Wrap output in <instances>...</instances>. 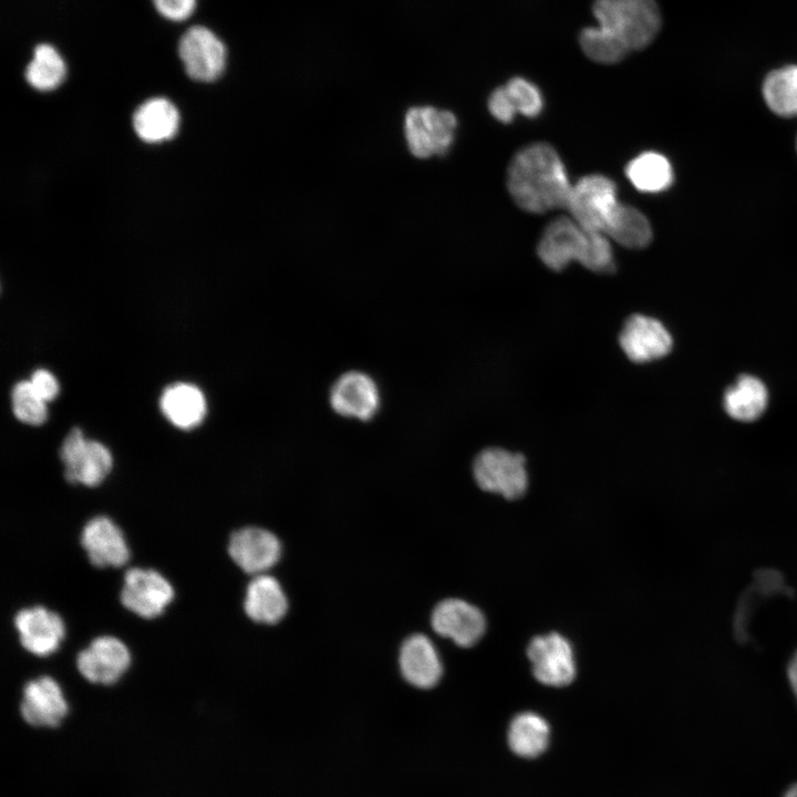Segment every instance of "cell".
Here are the masks:
<instances>
[{
  "label": "cell",
  "instance_id": "cell-1",
  "mask_svg": "<svg viewBox=\"0 0 797 797\" xmlns=\"http://www.w3.org/2000/svg\"><path fill=\"white\" fill-rule=\"evenodd\" d=\"M572 184L557 151L548 143L518 151L507 169V188L522 210L544 214L567 207Z\"/></svg>",
  "mask_w": 797,
  "mask_h": 797
},
{
  "label": "cell",
  "instance_id": "cell-2",
  "mask_svg": "<svg viewBox=\"0 0 797 797\" xmlns=\"http://www.w3.org/2000/svg\"><path fill=\"white\" fill-rule=\"evenodd\" d=\"M598 25L618 38L629 51L649 45L661 28L655 0H594Z\"/></svg>",
  "mask_w": 797,
  "mask_h": 797
},
{
  "label": "cell",
  "instance_id": "cell-3",
  "mask_svg": "<svg viewBox=\"0 0 797 797\" xmlns=\"http://www.w3.org/2000/svg\"><path fill=\"white\" fill-rule=\"evenodd\" d=\"M620 204L614 182L604 175L591 174L572 185L566 209L584 229L605 232Z\"/></svg>",
  "mask_w": 797,
  "mask_h": 797
},
{
  "label": "cell",
  "instance_id": "cell-4",
  "mask_svg": "<svg viewBox=\"0 0 797 797\" xmlns=\"http://www.w3.org/2000/svg\"><path fill=\"white\" fill-rule=\"evenodd\" d=\"M456 116L434 106L411 107L404 116V135L410 152L418 158L446 154L455 138Z\"/></svg>",
  "mask_w": 797,
  "mask_h": 797
},
{
  "label": "cell",
  "instance_id": "cell-5",
  "mask_svg": "<svg viewBox=\"0 0 797 797\" xmlns=\"http://www.w3.org/2000/svg\"><path fill=\"white\" fill-rule=\"evenodd\" d=\"M526 458L499 447L483 449L474 459L473 475L478 487L506 499L520 498L528 487Z\"/></svg>",
  "mask_w": 797,
  "mask_h": 797
},
{
  "label": "cell",
  "instance_id": "cell-6",
  "mask_svg": "<svg viewBox=\"0 0 797 797\" xmlns=\"http://www.w3.org/2000/svg\"><path fill=\"white\" fill-rule=\"evenodd\" d=\"M60 457L65 465L66 480L90 487L99 485L112 467L108 449L100 442L85 439L77 427L64 438Z\"/></svg>",
  "mask_w": 797,
  "mask_h": 797
},
{
  "label": "cell",
  "instance_id": "cell-7",
  "mask_svg": "<svg viewBox=\"0 0 797 797\" xmlns=\"http://www.w3.org/2000/svg\"><path fill=\"white\" fill-rule=\"evenodd\" d=\"M178 54L189 77L200 82L217 80L225 70L227 51L208 28L193 25L178 42Z\"/></svg>",
  "mask_w": 797,
  "mask_h": 797
},
{
  "label": "cell",
  "instance_id": "cell-8",
  "mask_svg": "<svg viewBox=\"0 0 797 797\" xmlns=\"http://www.w3.org/2000/svg\"><path fill=\"white\" fill-rule=\"evenodd\" d=\"M169 581L154 569L130 568L124 573L120 601L144 619L161 615L174 598Z\"/></svg>",
  "mask_w": 797,
  "mask_h": 797
},
{
  "label": "cell",
  "instance_id": "cell-9",
  "mask_svg": "<svg viewBox=\"0 0 797 797\" xmlns=\"http://www.w3.org/2000/svg\"><path fill=\"white\" fill-rule=\"evenodd\" d=\"M535 677L549 686H566L576 676V662L569 641L559 633L534 638L527 649Z\"/></svg>",
  "mask_w": 797,
  "mask_h": 797
},
{
  "label": "cell",
  "instance_id": "cell-10",
  "mask_svg": "<svg viewBox=\"0 0 797 797\" xmlns=\"http://www.w3.org/2000/svg\"><path fill=\"white\" fill-rule=\"evenodd\" d=\"M75 664L86 681L112 685L128 669L131 653L120 639L102 635L93 639L85 649L79 652Z\"/></svg>",
  "mask_w": 797,
  "mask_h": 797
},
{
  "label": "cell",
  "instance_id": "cell-11",
  "mask_svg": "<svg viewBox=\"0 0 797 797\" xmlns=\"http://www.w3.org/2000/svg\"><path fill=\"white\" fill-rule=\"evenodd\" d=\"M588 244V230L570 216L551 220L545 228L537 246V253L545 266L561 271L572 261H580Z\"/></svg>",
  "mask_w": 797,
  "mask_h": 797
},
{
  "label": "cell",
  "instance_id": "cell-12",
  "mask_svg": "<svg viewBox=\"0 0 797 797\" xmlns=\"http://www.w3.org/2000/svg\"><path fill=\"white\" fill-rule=\"evenodd\" d=\"M619 343L627 358L634 363L664 358L673 346L672 335L662 322L638 313L625 320Z\"/></svg>",
  "mask_w": 797,
  "mask_h": 797
},
{
  "label": "cell",
  "instance_id": "cell-13",
  "mask_svg": "<svg viewBox=\"0 0 797 797\" xmlns=\"http://www.w3.org/2000/svg\"><path fill=\"white\" fill-rule=\"evenodd\" d=\"M228 553L246 573L258 576L273 567L281 556L279 539L269 530L245 527L229 538Z\"/></svg>",
  "mask_w": 797,
  "mask_h": 797
},
{
  "label": "cell",
  "instance_id": "cell-14",
  "mask_svg": "<svg viewBox=\"0 0 797 797\" xmlns=\"http://www.w3.org/2000/svg\"><path fill=\"white\" fill-rule=\"evenodd\" d=\"M431 623L437 634L464 648L477 643L486 629L482 611L460 599L439 602L432 613Z\"/></svg>",
  "mask_w": 797,
  "mask_h": 797
},
{
  "label": "cell",
  "instance_id": "cell-15",
  "mask_svg": "<svg viewBox=\"0 0 797 797\" xmlns=\"http://www.w3.org/2000/svg\"><path fill=\"white\" fill-rule=\"evenodd\" d=\"M13 624L22 648L38 656L53 653L64 636L61 617L42 605L19 610Z\"/></svg>",
  "mask_w": 797,
  "mask_h": 797
},
{
  "label": "cell",
  "instance_id": "cell-16",
  "mask_svg": "<svg viewBox=\"0 0 797 797\" xmlns=\"http://www.w3.org/2000/svg\"><path fill=\"white\" fill-rule=\"evenodd\" d=\"M68 703L60 685L51 676L28 681L22 689L20 713L32 726L56 727L66 716Z\"/></svg>",
  "mask_w": 797,
  "mask_h": 797
},
{
  "label": "cell",
  "instance_id": "cell-17",
  "mask_svg": "<svg viewBox=\"0 0 797 797\" xmlns=\"http://www.w3.org/2000/svg\"><path fill=\"white\" fill-rule=\"evenodd\" d=\"M80 542L95 567L117 568L130 559V548L122 530L106 516L90 519L82 529Z\"/></svg>",
  "mask_w": 797,
  "mask_h": 797
},
{
  "label": "cell",
  "instance_id": "cell-18",
  "mask_svg": "<svg viewBox=\"0 0 797 797\" xmlns=\"http://www.w3.org/2000/svg\"><path fill=\"white\" fill-rule=\"evenodd\" d=\"M330 404L340 415L368 421L379 408L380 394L369 375L351 371L341 375L333 384Z\"/></svg>",
  "mask_w": 797,
  "mask_h": 797
},
{
  "label": "cell",
  "instance_id": "cell-19",
  "mask_svg": "<svg viewBox=\"0 0 797 797\" xmlns=\"http://www.w3.org/2000/svg\"><path fill=\"white\" fill-rule=\"evenodd\" d=\"M400 667L404 679L420 689L435 686L443 674L439 655L433 642L423 634H414L402 644Z\"/></svg>",
  "mask_w": 797,
  "mask_h": 797
},
{
  "label": "cell",
  "instance_id": "cell-20",
  "mask_svg": "<svg viewBox=\"0 0 797 797\" xmlns=\"http://www.w3.org/2000/svg\"><path fill=\"white\" fill-rule=\"evenodd\" d=\"M244 610L257 623L275 624L282 620L288 600L278 580L266 573L255 576L246 590Z\"/></svg>",
  "mask_w": 797,
  "mask_h": 797
},
{
  "label": "cell",
  "instance_id": "cell-21",
  "mask_svg": "<svg viewBox=\"0 0 797 797\" xmlns=\"http://www.w3.org/2000/svg\"><path fill=\"white\" fill-rule=\"evenodd\" d=\"M179 125V114L175 105L164 97H154L144 102L135 111L133 126L145 142L158 143L172 138Z\"/></svg>",
  "mask_w": 797,
  "mask_h": 797
},
{
  "label": "cell",
  "instance_id": "cell-22",
  "mask_svg": "<svg viewBox=\"0 0 797 797\" xmlns=\"http://www.w3.org/2000/svg\"><path fill=\"white\" fill-rule=\"evenodd\" d=\"M159 404L168 421L184 429L198 425L206 413L204 394L189 383H175L166 387Z\"/></svg>",
  "mask_w": 797,
  "mask_h": 797
},
{
  "label": "cell",
  "instance_id": "cell-23",
  "mask_svg": "<svg viewBox=\"0 0 797 797\" xmlns=\"http://www.w3.org/2000/svg\"><path fill=\"white\" fill-rule=\"evenodd\" d=\"M789 593L783 576L773 569H762L754 577V583L742 594L734 615L735 635L742 642L748 639V624L758 602L779 594Z\"/></svg>",
  "mask_w": 797,
  "mask_h": 797
},
{
  "label": "cell",
  "instance_id": "cell-24",
  "mask_svg": "<svg viewBox=\"0 0 797 797\" xmlns=\"http://www.w3.org/2000/svg\"><path fill=\"white\" fill-rule=\"evenodd\" d=\"M767 401L768 393L764 383L755 376L742 375L726 390L724 407L734 420L752 422L763 414Z\"/></svg>",
  "mask_w": 797,
  "mask_h": 797
},
{
  "label": "cell",
  "instance_id": "cell-25",
  "mask_svg": "<svg viewBox=\"0 0 797 797\" xmlns=\"http://www.w3.org/2000/svg\"><path fill=\"white\" fill-rule=\"evenodd\" d=\"M550 737L547 721L532 712L516 715L509 724L508 745L518 756L534 758L542 754Z\"/></svg>",
  "mask_w": 797,
  "mask_h": 797
},
{
  "label": "cell",
  "instance_id": "cell-26",
  "mask_svg": "<svg viewBox=\"0 0 797 797\" xmlns=\"http://www.w3.org/2000/svg\"><path fill=\"white\" fill-rule=\"evenodd\" d=\"M625 175L634 188L642 193H661L673 183V168L669 159L656 152H644L632 158Z\"/></svg>",
  "mask_w": 797,
  "mask_h": 797
},
{
  "label": "cell",
  "instance_id": "cell-27",
  "mask_svg": "<svg viewBox=\"0 0 797 797\" xmlns=\"http://www.w3.org/2000/svg\"><path fill=\"white\" fill-rule=\"evenodd\" d=\"M611 240L629 249L646 247L653 237L646 216L633 206L620 204L605 232Z\"/></svg>",
  "mask_w": 797,
  "mask_h": 797
},
{
  "label": "cell",
  "instance_id": "cell-28",
  "mask_svg": "<svg viewBox=\"0 0 797 797\" xmlns=\"http://www.w3.org/2000/svg\"><path fill=\"white\" fill-rule=\"evenodd\" d=\"M763 96L767 106L777 115H797V65H786L772 71L763 83Z\"/></svg>",
  "mask_w": 797,
  "mask_h": 797
},
{
  "label": "cell",
  "instance_id": "cell-29",
  "mask_svg": "<svg viewBox=\"0 0 797 797\" xmlns=\"http://www.w3.org/2000/svg\"><path fill=\"white\" fill-rule=\"evenodd\" d=\"M66 66L56 49L40 43L33 50V58L25 69L28 83L39 91L56 89L64 80Z\"/></svg>",
  "mask_w": 797,
  "mask_h": 797
},
{
  "label": "cell",
  "instance_id": "cell-30",
  "mask_svg": "<svg viewBox=\"0 0 797 797\" xmlns=\"http://www.w3.org/2000/svg\"><path fill=\"white\" fill-rule=\"evenodd\" d=\"M579 42L590 60L603 64L620 62L630 52L618 38L599 25L584 28Z\"/></svg>",
  "mask_w": 797,
  "mask_h": 797
},
{
  "label": "cell",
  "instance_id": "cell-31",
  "mask_svg": "<svg viewBox=\"0 0 797 797\" xmlns=\"http://www.w3.org/2000/svg\"><path fill=\"white\" fill-rule=\"evenodd\" d=\"M11 402L13 414L21 422L39 425L45 421V401L35 393L30 381H20L13 386Z\"/></svg>",
  "mask_w": 797,
  "mask_h": 797
},
{
  "label": "cell",
  "instance_id": "cell-32",
  "mask_svg": "<svg viewBox=\"0 0 797 797\" xmlns=\"http://www.w3.org/2000/svg\"><path fill=\"white\" fill-rule=\"evenodd\" d=\"M580 263L594 272H612L615 263L611 239L604 232L588 230V244Z\"/></svg>",
  "mask_w": 797,
  "mask_h": 797
},
{
  "label": "cell",
  "instance_id": "cell-33",
  "mask_svg": "<svg viewBox=\"0 0 797 797\" xmlns=\"http://www.w3.org/2000/svg\"><path fill=\"white\" fill-rule=\"evenodd\" d=\"M517 113L526 117L538 116L544 107V99L539 89L524 77H513L505 85Z\"/></svg>",
  "mask_w": 797,
  "mask_h": 797
},
{
  "label": "cell",
  "instance_id": "cell-34",
  "mask_svg": "<svg viewBox=\"0 0 797 797\" xmlns=\"http://www.w3.org/2000/svg\"><path fill=\"white\" fill-rule=\"evenodd\" d=\"M487 105L491 116L504 124L513 122L517 114V110L505 85L496 87L490 93Z\"/></svg>",
  "mask_w": 797,
  "mask_h": 797
},
{
  "label": "cell",
  "instance_id": "cell-35",
  "mask_svg": "<svg viewBox=\"0 0 797 797\" xmlns=\"http://www.w3.org/2000/svg\"><path fill=\"white\" fill-rule=\"evenodd\" d=\"M157 12L167 20L180 22L188 19L196 8V0H152Z\"/></svg>",
  "mask_w": 797,
  "mask_h": 797
},
{
  "label": "cell",
  "instance_id": "cell-36",
  "mask_svg": "<svg viewBox=\"0 0 797 797\" xmlns=\"http://www.w3.org/2000/svg\"><path fill=\"white\" fill-rule=\"evenodd\" d=\"M29 381L35 393L45 402L54 398L59 392L56 379L44 369L35 370Z\"/></svg>",
  "mask_w": 797,
  "mask_h": 797
},
{
  "label": "cell",
  "instance_id": "cell-37",
  "mask_svg": "<svg viewBox=\"0 0 797 797\" xmlns=\"http://www.w3.org/2000/svg\"><path fill=\"white\" fill-rule=\"evenodd\" d=\"M787 681L797 702V650L790 656L787 664Z\"/></svg>",
  "mask_w": 797,
  "mask_h": 797
},
{
  "label": "cell",
  "instance_id": "cell-38",
  "mask_svg": "<svg viewBox=\"0 0 797 797\" xmlns=\"http://www.w3.org/2000/svg\"><path fill=\"white\" fill-rule=\"evenodd\" d=\"M784 797H797V783L791 785L786 793L784 794Z\"/></svg>",
  "mask_w": 797,
  "mask_h": 797
}]
</instances>
